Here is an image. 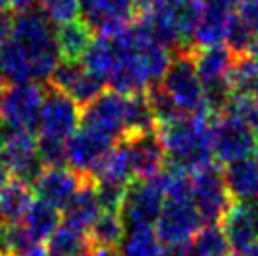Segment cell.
<instances>
[{"label":"cell","instance_id":"4fadbf2b","mask_svg":"<svg viewBox=\"0 0 258 256\" xmlns=\"http://www.w3.org/2000/svg\"><path fill=\"white\" fill-rule=\"evenodd\" d=\"M81 124V113L76 102L64 96L58 91L45 93L38 132L43 140L55 142H68Z\"/></svg>","mask_w":258,"mask_h":256},{"label":"cell","instance_id":"7c38bea8","mask_svg":"<svg viewBox=\"0 0 258 256\" xmlns=\"http://www.w3.org/2000/svg\"><path fill=\"white\" fill-rule=\"evenodd\" d=\"M83 23L100 36H117L132 25L138 0H79Z\"/></svg>","mask_w":258,"mask_h":256},{"label":"cell","instance_id":"ee69618b","mask_svg":"<svg viewBox=\"0 0 258 256\" xmlns=\"http://www.w3.org/2000/svg\"><path fill=\"white\" fill-rule=\"evenodd\" d=\"M251 204H252V206H256V207H258V194H256V198H254V200H252V202H251Z\"/></svg>","mask_w":258,"mask_h":256},{"label":"cell","instance_id":"44dd1931","mask_svg":"<svg viewBox=\"0 0 258 256\" xmlns=\"http://www.w3.org/2000/svg\"><path fill=\"white\" fill-rule=\"evenodd\" d=\"M224 181L234 202L251 204L258 194V164L251 158L226 166Z\"/></svg>","mask_w":258,"mask_h":256},{"label":"cell","instance_id":"e0dca14e","mask_svg":"<svg viewBox=\"0 0 258 256\" xmlns=\"http://www.w3.org/2000/svg\"><path fill=\"white\" fill-rule=\"evenodd\" d=\"M85 183V177H81L74 170L66 168H43L38 179L32 185V190L36 192L38 200H42L49 206L57 207L58 211H64L70 206L74 196Z\"/></svg>","mask_w":258,"mask_h":256},{"label":"cell","instance_id":"4316f807","mask_svg":"<svg viewBox=\"0 0 258 256\" xmlns=\"http://www.w3.org/2000/svg\"><path fill=\"white\" fill-rule=\"evenodd\" d=\"M164 252L153 228H128L121 243L122 256H164Z\"/></svg>","mask_w":258,"mask_h":256},{"label":"cell","instance_id":"7a4b0ae2","mask_svg":"<svg viewBox=\"0 0 258 256\" xmlns=\"http://www.w3.org/2000/svg\"><path fill=\"white\" fill-rule=\"evenodd\" d=\"M113 64L106 85L124 96L144 94L158 85L172 64L170 47L151 32L145 23L130 25L121 34L111 36Z\"/></svg>","mask_w":258,"mask_h":256},{"label":"cell","instance_id":"836d02e7","mask_svg":"<svg viewBox=\"0 0 258 256\" xmlns=\"http://www.w3.org/2000/svg\"><path fill=\"white\" fill-rule=\"evenodd\" d=\"M38 155L42 160L43 168H66V143L55 142V140H38Z\"/></svg>","mask_w":258,"mask_h":256},{"label":"cell","instance_id":"74e56055","mask_svg":"<svg viewBox=\"0 0 258 256\" xmlns=\"http://www.w3.org/2000/svg\"><path fill=\"white\" fill-rule=\"evenodd\" d=\"M10 2H12V8L23 12V10H29V8L32 6V2H34V0H10Z\"/></svg>","mask_w":258,"mask_h":256},{"label":"cell","instance_id":"f6af8a7d","mask_svg":"<svg viewBox=\"0 0 258 256\" xmlns=\"http://www.w3.org/2000/svg\"><path fill=\"white\" fill-rule=\"evenodd\" d=\"M254 158H256V160H254V162L258 164V145H256V151H254Z\"/></svg>","mask_w":258,"mask_h":256},{"label":"cell","instance_id":"ba28073f","mask_svg":"<svg viewBox=\"0 0 258 256\" xmlns=\"http://www.w3.org/2000/svg\"><path fill=\"white\" fill-rule=\"evenodd\" d=\"M0 162L14 179L34 185L38 175L43 171L36 136L25 130L0 126Z\"/></svg>","mask_w":258,"mask_h":256},{"label":"cell","instance_id":"7bdbcfd3","mask_svg":"<svg viewBox=\"0 0 258 256\" xmlns=\"http://www.w3.org/2000/svg\"><path fill=\"white\" fill-rule=\"evenodd\" d=\"M230 2H232L234 6H236V4H239V6H243L245 2H249V0H230Z\"/></svg>","mask_w":258,"mask_h":256},{"label":"cell","instance_id":"60d3db41","mask_svg":"<svg viewBox=\"0 0 258 256\" xmlns=\"http://www.w3.org/2000/svg\"><path fill=\"white\" fill-rule=\"evenodd\" d=\"M251 57L258 62V38H256V42H254V45H252V49H251Z\"/></svg>","mask_w":258,"mask_h":256},{"label":"cell","instance_id":"9a60e30c","mask_svg":"<svg viewBox=\"0 0 258 256\" xmlns=\"http://www.w3.org/2000/svg\"><path fill=\"white\" fill-rule=\"evenodd\" d=\"M115 147V142L109 138L93 132L89 128L79 126L76 134L66 142V158L68 168L79 173L81 177H93L94 170L108 157Z\"/></svg>","mask_w":258,"mask_h":256},{"label":"cell","instance_id":"8992f818","mask_svg":"<svg viewBox=\"0 0 258 256\" xmlns=\"http://www.w3.org/2000/svg\"><path fill=\"white\" fill-rule=\"evenodd\" d=\"M192 177L194 206L206 226H219L234 206V198L228 192L224 173L215 164L204 166L190 173Z\"/></svg>","mask_w":258,"mask_h":256},{"label":"cell","instance_id":"603a6c76","mask_svg":"<svg viewBox=\"0 0 258 256\" xmlns=\"http://www.w3.org/2000/svg\"><path fill=\"white\" fill-rule=\"evenodd\" d=\"M60 222H62V215L57 207L49 206L42 200H34L21 224L34 239V243L42 245L43 241H49V237L57 232Z\"/></svg>","mask_w":258,"mask_h":256},{"label":"cell","instance_id":"30bf717a","mask_svg":"<svg viewBox=\"0 0 258 256\" xmlns=\"http://www.w3.org/2000/svg\"><path fill=\"white\" fill-rule=\"evenodd\" d=\"M202 217L194 200H164L162 213L157 221V237L166 249L185 247L202 228Z\"/></svg>","mask_w":258,"mask_h":256},{"label":"cell","instance_id":"8d00e7d4","mask_svg":"<svg viewBox=\"0 0 258 256\" xmlns=\"http://www.w3.org/2000/svg\"><path fill=\"white\" fill-rule=\"evenodd\" d=\"M19 256H49V254H47V249H45L43 245H34V247H30L29 250L21 252Z\"/></svg>","mask_w":258,"mask_h":256},{"label":"cell","instance_id":"52a82bcc","mask_svg":"<svg viewBox=\"0 0 258 256\" xmlns=\"http://www.w3.org/2000/svg\"><path fill=\"white\" fill-rule=\"evenodd\" d=\"M164 207V177L158 173L151 179H132L126 186L121 217L128 228H153Z\"/></svg>","mask_w":258,"mask_h":256},{"label":"cell","instance_id":"484cf974","mask_svg":"<svg viewBox=\"0 0 258 256\" xmlns=\"http://www.w3.org/2000/svg\"><path fill=\"white\" fill-rule=\"evenodd\" d=\"M57 43L62 60H81L93 43V30L83 21L57 27Z\"/></svg>","mask_w":258,"mask_h":256},{"label":"cell","instance_id":"f1b7e54d","mask_svg":"<svg viewBox=\"0 0 258 256\" xmlns=\"http://www.w3.org/2000/svg\"><path fill=\"white\" fill-rule=\"evenodd\" d=\"M230 245L221 226H204L188 243V256H228Z\"/></svg>","mask_w":258,"mask_h":256},{"label":"cell","instance_id":"e575fe53","mask_svg":"<svg viewBox=\"0 0 258 256\" xmlns=\"http://www.w3.org/2000/svg\"><path fill=\"white\" fill-rule=\"evenodd\" d=\"M239 17L245 21V25L249 29L258 34V0H249L243 6H239Z\"/></svg>","mask_w":258,"mask_h":256},{"label":"cell","instance_id":"2e32d148","mask_svg":"<svg viewBox=\"0 0 258 256\" xmlns=\"http://www.w3.org/2000/svg\"><path fill=\"white\" fill-rule=\"evenodd\" d=\"M122 145L128 155L134 179H151L164 171L166 151L158 138V132L126 136L122 140Z\"/></svg>","mask_w":258,"mask_h":256},{"label":"cell","instance_id":"f546056e","mask_svg":"<svg viewBox=\"0 0 258 256\" xmlns=\"http://www.w3.org/2000/svg\"><path fill=\"white\" fill-rule=\"evenodd\" d=\"M157 121L151 111V106L145 94H132L128 96L126 106V136L132 134H145L155 132Z\"/></svg>","mask_w":258,"mask_h":256},{"label":"cell","instance_id":"277c9868","mask_svg":"<svg viewBox=\"0 0 258 256\" xmlns=\"http://www.w3.org/2000/svg\"><path fill=\"white\" fill-rule=\"evenodd\" d=\"M256 136L254 128L226 109L215 115V119H211L209 124L211 155L217 162L224 166L247 160L256 151Z\"/></svg>","mask_w":258,"mask_h":256},{"label":"cell","instance_id":"d6986e66","mask_svg":"<svg viewBox=\"0 0 258 256\" xmlns=\"http://www.w3.org/2000/svg\"><path fill=\"white\" fill-rule=\"evenodd\" d=\"M32 204H34L32 186L17 179H10L8 185L0 190V226L23 222Z\"/></svg>","mask_w":258,"mask_h":256},{"label":"cell","instance_id":"1f68e13d","mask_svg":"<svg viewBox=\"0 0 258 256\" xmlns=\"http://www.w3.org/2000/svg\"><path fill=\"white\" fill-rule=\"evenodd\" d=\"M254 42H256L254 32L245 25L243 19L237 14L232 15L228 30H226V38H224V45H226L236 57H247V55L251 53Z\"/></svg>","mask_w":258,"mask_h":256},{"label":"cell","instance_id":"5b68a950","mask_svg":"<svg viewBox=\"0 0 258 256\" xmlns=\"http://www.w3.org/2000/svg\"><path fill=\"white\" fill-rule=\"evenodd\" d=\"M160 87L185 117L209 115L206 106V93L196 70L192 51H181L177 57L172 58V64L160 81Z\"/></svg>","mask_w":258,"mask_h":256},{"label":"cell","instance_id":"6da1fadb","mask_svg":"<svg viewBox=\"0 0 258 256\" xmlns=\"http://www.w3.org/2000/svg\"><path fill=\"white\" fill-rule=\"evenodd\" d=\"M62 58L58 53L57 29L40 8L15 15L14 30L0 43V76L12 85L51 79Z\"/></svg>","mask_w":258,"mask_h":256},{"label":"cell","instance_id":"83f0119b","mask_svg":"<svg viewBox=\"0 0 258 256\" xmlns=\"http://www.w3.org/2000/svg\"><path fill=\"white\" fill-rule=\"evenodd\" d=\"M232 96L258 98V62L252 57H237L230 76Z\"/></svg>","mask_w":258,"mask_h":256},{"label":"cell","instance_id":"ab89813d","mask_svg":"<svg viewBox=\"0 0 258 256\" xmlns=\"http://www.w3.org/2000/svg\"><path fill=\"white\" fill-rule=\"evenodd\" d=\"M8 181H10V173H8V170L4 168V164L0 162V190L8 185Z\"/></svg>","mask_w":258,"mask_h":256},{"label":"cell","instance_id":"d6a6232c","mask_svg":"<svg viewBox=\"0 0 258 256\" xmlns=\"http://www.w3.org/2000/svg\"><path fill=\"white\" fill-rule=\"evenodd\" d=\"M40 10L57 27L78 21L81 15L79 0H40Z\"/></svg>","mask_w":258,"mask_h":256},{"label":"cell","instance_id":"5bb4252c","mask_svg":"<svg viewBox=\"0 0 258 256\" xmlns=\"http://www.w3.org/2000/svg\"><path fill=\"white\" fill-rule=\"evenodd\" d=\"M49 81L53 91L62 93L83 107L104 93V81L96 78L81 60H60Z\"/></svg>","mask_w":258,"mask_h":256},{"label":"cell","instance_id":"8fae6325","mask_svg":"<svg viewBox=\"0 0 258 256\" xmlns=\"http://www.w3.org/2000/svg\"><path fill=\"white\" fill-rule=\"evenodd\" d=\"M126 106L128 96L115 91H106L98 98L85 106L79 126L109 138L111 142L126 138Z\"/></svg>","mask_w":258,"mask_h":256},{"label":"cell","instance_id":"d4e9b609","mask_svg":"<svg viewBox=\"0 0 258 256\" xmlns=\"http://www.w3.org/2000/svg\"><path fill=\"white\" fill-rule=\"evenodd\" d=\"M126 235V224L119 211H102L91 230V245L93 249H121V243Z\"/></svg>","mask_w":258,"mask_h":256},{"label":"cell","instance_id":"cb8c5ba5","mask_svg":"<svg viewBox=\"0 0 258 256\" xmlns=\"http://www.w3.org/2000/svg\"><path fill=\"white\" fill-rule=\"evenodd\" d=\"M45 249L49 256H79L83 252L94 250L91 245L89 232L64 221L60 222L57 232L49 237Z\"/></svg>","mask_w":258,"mask_h":256},{"label":"cell","instance_id":"ac0fdd59","mask_svg":"<svg viewBox=\"0 0 258 256\" xmlns=\"http://www.w3.org/2000/svg\"><path fill=\"white\" fill-rule=\"evenodd\" d=\"M232 15L234 4L230 0H202L200 19L192 34L194 45H198L200 49L224 45Z\"/></svg>","mask_w":258,"mask_h":256},{"label":"cell","instance_id":"ffe728a7","mask_svg":"<svg viewBox=\"0 0 258 256\" xmlns=\"http://www.w3.org/2000/svg\"><path fill=\"white\" fill-rule=\"evenodd\" d=\"M102 207L96 198V186L93 177H85V183L79 188V192L74 196L70 206L64 209V222L74 224L81 230H91L96 219L100 217Z\"/></svg>","mask_w":258,"mask_h":256},{"label":"cell","instance_id":"b9f144b4","mask_svg":"<svg viewBox=\"0 0 258 256\" xmlns=\"http://www.w3.org/2000/svg\"><path fill=\"white\" fill-rule=\"evenodd\" d=\"M6 8H12V2L10 0H0V12L6 10Z\"/></svg>","mask_w":258,"mask_h":256},{"label":"cell","instance_id":"f35d334b","mask_svg":"<svg viewBox=\"0 0 258 256\" xmlns=\"http://www.w3.org/2000/svg\"><path fill=\"white\" fill-rule=\"evenodd\" d=\"M93 256H122L119 249H96Z\"/></svg>","mask_w":258,"mask_h":256},{"label":"cell","instance_id":"3957f363","mask_svg":"<svg viewBox=\"0 0 258 256\" xmlns=\"http://www.w3.org/2000/svg\"><path fill=\"white\" fill-rule=\"evenodd\" d=\"M208 117L209 115H190L172 124L158 126V138L172 166L192 173L211 164V119Z\"/></svg>","mask_w":258,"mask_h":256},{"label":"cell","instance_id":"bcb514c9","mask_svg":"<svg viewBox=\"0 0 258 256\" xmlns=\"http://www.w3.org/2000/svg\"><path fill=\"white\" fill-rule=\"evenodd\" d=\"M2 81H4V79H2V76H0V94H2V91H4V89H2Z\"/></svg>","mask_w":258,"mask_h":256},{"label":"cell","instance_id":"d590c367","mask_svg":"<svg viewBox=\"0 0 258 256\" xmlns=\"http://www.w3.org/2000/svg\"><path fill=\"white\" fill-rule=\"evenodd\" d=\"M14 19H15V15L8 14L6 10L0 12V43L6 42L8 38L12 36V30H14Z\"/></svg>","mask_w":258,"mask_h":256},{"label":"cell","instance_id":"7402d4cb","mask_svg":"<svg viewBox=\"0 0 258 256\" xmlns=\"http://www.w3.org/2000/svg\"><path fill=\"white\" fill-rule=\"evenodd\" d=\"M132 168L128 162V155L122 142H119L113 149L108 153V157L100 162V166L94 170L93 181L98 185H111V186H126L132 183Z\"/></svg>","mask_w":258,"mask_h":256},{"label":"cell","instance_id":"9c48e42d","mask_svg":"<svg viewBox=\"0 0 258 256\" xmlns=\"http://www.w3.org/2000/svg\"><path fill=\"white\" fill-rule=\"evenodd\" d=\"M45 93L38 83L10 85L0 94V126L36 132Z\"/></svg>","mask_w":258,"mask_h":256},{"label":"cell","instance_id":"4dcf8cb0","mask_svg":"<svg viewBox=\"0 0 258 256\" xmlns=\"http://www.w3.org/2000/svg\"><path fill=\"white\" fill-rule=\"evenodd\" d=\"M147 102L151 106V111L155 115V121L157 126H166V124H172V122L183 119L185 115L181 113L177 106L173 104V100L166 94V91L160 87V83L155 87H151L147 91Z\"/></svg>","mask_w":258,"mask_h":256}]
</instances>
